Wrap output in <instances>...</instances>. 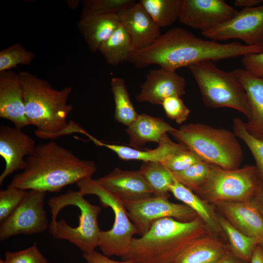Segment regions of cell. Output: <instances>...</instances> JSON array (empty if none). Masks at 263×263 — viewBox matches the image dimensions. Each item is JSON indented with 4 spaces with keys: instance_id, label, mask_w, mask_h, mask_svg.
<instances>
[{
    "instance_id": "cell-1",
    "label": "cell",
    "mask_w": 263,
    "mask_h": 263,
    "mask_svg": "<svg viewBox=\"0 0 263 263\" xmlns=\"http://www.w3.org/2000/svg\"><path fill=\"white\" fill-rule=\"evenodd\" d=\"M26 162L25 168L13 177L8 186L58 192L68 185L92 178L96 171L94 162L81 159L54 141L37 145Z\"/></svg>"
},
{
    "instance_id": "cell-2",
    "label": "cell",
    "mask_w": 263,
    "mask_h": 263,
    "mask_svg": "<svg viewBox=\"0 0 263 263\" xmlns=\"http://www.w3.org/2000/svg\"><path fill=\"white\" fill-rule=\"evenodd\" d=\"M211 233L198 216L188 222L161 219L141 237L133 239L121 259L132 263H172L190 244Z\"/></svg>"
},
{
    "instance_id": "cell-3",
    "label": "cell",
    "mask_w": 263,
    "mask_h": 263,
    "mask_svg": "<svg viewBox=\"0 0 263 263\" xmlns=\"http://www.w3.org/2000/svg\"><path fill=\"white\" fill-rule=\"evenodd\" d=\"M23 90L25 115L30 124L35 126V135L51 139L67 135V118L73 107L68 103L72 92L71 86L54 89L46 80L29 72H19Z\"/></svg>"
},
{
    "instance_id": "cell-4",
    "label": "cell",
    "mask_w": 263,
    "mask_h": 263,
    "mask_svg": "<svg viewBox=\"0 0 263 263\" xmlns=\"http://www.w3.org/2000/svg\"><path fill=\"white\" fill-rule=\"evenodd\" d=\"M84 196L79 190H69L50 198L49 229L54 238L68 241L87 253L98 247L101 230L97 219L101 208Z\"/></svg>"
},
{
    "instance_id": "cell-5",
    "label": "cell",
    "mask_w": 263,
    "mask_h": 263,
    "mask_svg": "<svg viewBox=\"0 0 263 263\" xmlns=\"http://www.w3.org/2000/svg\"><path fill=\"white\" fill-rule=\"evenodd\" d=\"M202 160L226 169L239 168L243 151L233 132L201 123L184 124L170 132Z\"/></svg>"
},
{
    "instance_id": "cell-6",
    "label": "cell",
    "mask_w": 263,
    "mask_h": 263,
    "mask_svg": "<svg viewBox=\"0 0 263 263\" xmlns=\"http://www.w3.org/2000/svg\"><path fill=\"white\" fill-rule=\"evenodd\" d=\"M188 68L206 106L211 109L232 108L248 117L246 94L235 70L224 71L210 60L192 65Z\"/></svg>"
},
{
    "instance_id": "cell-7",
    "label": "cell",
    "mask_w": 263,
    "mask_h": 263,
    "mask_svg": "<svg viewBox=\"0 0 263 263\" xmlns=\"http://www.w3.org/2000/svg\"><path fill=\"white\" fill-rule=\"evenodd\" d=\"M79 192L84 196L94 195L101 205L110 207L114 213V222L111 229L101 230L98 247L108 256L125 255L135 234H138L135 225L131 221L124 202L100 184L96 179L85 178L77 182Z\"/></svg>"
},
{
    "instance_id": "cell-8",
    "label": "cell",
    "mask_w": 263,
    "mask_h": 263,
    "mask_svg": "<svg viewBox=\"0 0 263 263\" xmlns=\"http://www.w3.org/2000/svg\"><path fill=\"white\" fill-rule=\"evenodd\" d=\"M256 166L246 165L226 169L211 164L209 176L195 192L205 201L215 205L252 200L262 183Z\"/></svg>"
},
{
    "instance_id": "cell-9",
    "label": "cell",
    "mask_w": 263,
    "mask_h": 263,
    "mask_svg": "<svg viewBox=\"0 0 263 263\" xmlns=\"http://www.w3.org/2000/svg\"><path fill=\"white\" fill-rule=\"evenodd\" d=\"M46 192L31 189L16 209L0 225V240L19 234L41 233L49 226L44 208Z\"/></svg>"
},
{
    "instance_id": "cell-10",
    "label": "cell",
    "mask_w": 263,
    "mask_h": 263,
    "mask_svg": "<svg viewBox=\"0 0 263 263\" xmlns=\"http://www.w3.org/2000/svg\"><path fill=\"white\" fill-rule=\"evenodd\" d=\"M168 198L153 195L137 201H123L130 219L140 236L149 230L153 222L161 219L172 218L188 222L198 217L185 204L172 203Z\"/></svg>"
},
{
    "instance_id": "cell-11",
    "label": "cell",
    "mask_w": 263,
    "mask_h": 263,
    "mask_svg": "<svg viewBox=\"0 0 263 263\" xmlns=\"http://www.w3.org/2000/svg\"><path fill=\"white\" fill-rule=\"evenodd\" d=\"M201 34L218 42L238 39L247 46L263 44V4L243 8L229 20Z\"/></svg>"
},
{
    "instance_id": "cell-12",
    "label": "cell",
    "mask_w": 263,
    "mask_h": 263,
    "mask_svg": "<svg viewBox=\"0 0 263 263\" xmlns=\"http://www.w3.org/2000/svg\"><path fill=\"white\" fill-rule=\"evenodd\" d=\"M237 12L223 0H183L178 20L203 33L227 21Z\"/></svg>"
},
{
    "instance_id": "cell-13",
    "label": "cell",
    "mask_w": 263,
    "mask_h": 263,
    "mask_svg": "<svg viewBox=\"0 0 263 263\" xmlns=\"http://www.w3.org/2000/svg\"><path fill=\"white\" fill-rule=\"evenodd\" d=\"M35 140L22 129L7 125L0 127V155L4 159L5 168L0 175V184L9 175L26 167V158L35 150Z\"/></svg>"
},
{
    "instance_id": "cell-14",
    "label": "cell",
    "mask_w": 263,
    "mask_h": 263,
    "mask_svg": "<svg viewBox=\"0 0 263 263\" xmlns=\"http://www.w3.org/2000/svg\"><path fill=\"white\" fill-rule=\"evenodd\" d=\"M186 80L175 71L160 68L150 70L140 85L141 91L136 98L139 102L161 105L166 98L186 94Z\"/></svg>"
},
{
    "instance_id": "cell-15",
    "label": "cell",
    "mask_w": 263,
    "mask_h": 263,
    "mask_svg": "<svg viewBox=\"0 0 263 263\" xmlns=\"http://www.w3.org/2000/svg\"><path fill=\"white\" fill-rule=\"evenodd\" d=\"M117 14L121 24L132 38L133 51L149 46L161 35L160 28L139 1Z\"/></svg>"
},
{
    "instance_id": "cell-16",
    "label": "cell",
    "mask_w": 263,
    "mask_h": 263,
    "mask_svg": "<svg viewBox=\"0 0 263 263\" xmlns=\"http://www.w3.org/2000/svg\"><path fill=\"white\" fill-rule=\"evenodd\" d=\"M0 117L20 129L30 125L25 115L19 73L10 70L0 72Z\"/></svg>"
},
{
    "instance_id": "cell-17",
    "label": "cell",
    "mask_w": 263,
    "mask_h": 263,
    "mask_svg": "<svg viewBox=\"0 0 263 263\" xmlns=\"http://www.w3.org/2000/svg\"><path fill=\"white\" fill-rule=\"evenodd\" d=\"M123 201H134L153 196V191L139 170L114 169L96 179Z\"/></svg>"
},
{
    "instance_id": "cell-18",
    "label": "cell",
    "mask_w": 263,
    "mask_h": 263,
    "mask_svg": "<svg viewBox=\"0 0 263 263\" xmlns=\"http://www.w3.org/2000/svg\"><path fill=\"white\" fill-rule=\"evenodd\" d=\"M223 216L246 235L263 243V217L252 200L227 202L216 204Z\"/></svg>"
},
{
    "instance_id": "cell-19",
    "label": "cell",
    "mask_w": 263,
    "mask_h": 263,
    "mask_svg": "<svg viewBox=\"0 0 263 263\" xmlns=\"http://www.w3.org/2000/svg\"><path fill=\"white\" fill-rule=\"evenodd\" d=\"M245 92L249 110L246 130L263 141V77L256 76L244 69L235 70Z\"/></svg>"
},
{
    "instance_id": "cell-20",
    "label": "cell",
    "mask_w": 263,
    "mask_h": 263,
    "mask_svg": "<svg viewBox=\"0 0 263 263\" xmlns=\"http://www.w3.org/2000/svg\"><path fill=\"white\" fill-rule=\"evenodd\" d=\"M92 141L97 146L106 148L114 152L123 160H139L143 162H163L176 151L188 148L181 143H175L170 139L168 134L163 137L158 146L153 150H140L132 147L110 144L101 141L94 137Z\"/></svg>"
},
{
    "instance_id": "cell-21",
    "label": "cell",
    "mask_w": 263,
    "mask_h": 263,
    "mask_svg": "<svg viewBox=\"0 0 263 263\" xmlns=\"http://www.w3.org/2000/svg\"><path fill=\"white\" fill-rule=\"evenodd\" d=\"M175 129L163 119L143 113L139 114L126 132L129 137V145L138 149L148 143L159 144L165 134Z\"/></svg>"
},
{
    "instance_id": "cell-22",
    "label": "cell",
    "mask_w": 263,
    "mask_h": 263,
    "mask_svg": "<svg viewBox=\"0 0 263 263\" xmlns=\"http://www.w3.org/2000/svg\"><path fill=\"white\" fill-rule=\"evenodd\" d=\"M121 25L118 14L112 13L80 19L78 29L93 53L98 51L100 46Z\"/></svg>"
},
{
    "instance_id": "cell-23",
    "label": "cell",
    "mask_w": 263,
    "mask_h": 263,
    "mask_svg": "<svg viewBox=\"0 0 263 263\" xmlns=\"http://www.w3.org/2000/svg\"><path fill=\"white\" fill-rule=\"evenodd\" d=\"M230 253V248L211 233L190 244L172 263H214Z\"/></svg>"
},
{
    "instance_id": "cell-24",
    "label": "cell",
    "mask_w": 263,
    "mask_h": 263,
    "mask_svg": "<svg viewBox=\"0 0 263 263\" xmlns=\"http://www.w3.org/2000/svg\"><path fill=\"white\" fill-rule=\"evenodd\" d=\"M169 192L176 199L193 210L213 233H218L222 230L217 221V215L210 206L195 194L193 191L178 181L175 177L174 182L170 187Z\"/></svg>"
},
{
    "instance_id": "cell-25",
    "label": "cell",
    "mask_w": 263,
    "mask_h": 263,
    "mask_svg": "<svg viewBox=\"0 0 263 263\" xmlns=\"http://www.w3.org/2000/svg\"><path fill=\"white\" fill-rule=\"evenodd\" d=\"M98 51L106 62L111 65H117L128 61L133 51L132 38L121 24L100 46Z\"/></svg>"
},
{
    "instance_id": "cell-26",
    "label": "cell",
    "mask_w": 263,
    "mask_h": 263,
    "mask_svg": "<svg viewBox=\"0 0 263 263\" xmlns=\"http://www.w3.org/2000/svg\"><path fill=\"white\" fill-rule=\"evenodd\" d=\"M216 215L218 224L228 240L231 253L244 261H250L255 248L259 244L257 240L238 230L223 215Z\"/></svg>"
},
{
    "instance_id": "cell-27",
    "label": "cell",
    "mask_w": 263,
    "mask_h": 263,
    "mask_svg": "<svg viewBox=\"0 0 263 263\" xmlns=\"http://www.w3.org/2000/svg\"><path fill=\"white\" fill-rule=\"evenodd\" d=\"M139 170L151 188L153 196L169 197V188L174 177L162 163L143 162Z\"/></svg>"
},
{
    "instance_id": "cell-28",
    "label": "cell",
    "mask_w": 263,
    "mask_h": 263,
    "mask_svg": "<svg viewBox=\"0 0 263 263\" xmlns=\"http://www.w3.org/2000/svg\"><path fill=\"white\" fill-rule=\"evenodd\" d=\"M111 88L115 104L114 118L118 123L128 127L135 120L139 114L131 100L125 80L120 77H113Z\"/></svg>"
},
{
    "instance_id": "cell-29",
    "label": "cell",
    "mask_w": 263,
    "mask_h": 263,
    "mask_svg": "<svg viewBox=\"0 0 263 263\" xmlns=\"http://www.w3.org/2000/svg\"><path fill=\"white\" fill-rule=\"evenodd\" d=\"M139 1L161 28L169 26L178 19L183 0H140Z\"/></svg>"
},
{
    "instance_id": "cell-30",
    "label": "cell",
    "mask_w": 263,
    "mask_h": 263,
    "mask_svg": "<svg viewBox=\"0 0 263 263\" xmlns=\"http://www.w3.org/2000/svg\"><path fill=\"white\" fill-rule=\"evenodd\" d=\"M232 126L235 135L246 145L251 151L259 175L263 182V141L249 133L245 128V122L239 117L233 119Z\"/></svg>"
},
{
    "instance_id": "cell-31",
    "label": "cell",
    "mask_w": 263,
    "mask_h": 263,
    "mask_svg": "<svg viewBox=\"0 0 263 263\" xmlns=\"http://www.w3.org/2000/svg\"><path fill=\"white\" fill-rule=\"evenodd\" d=\"M210 166V164L202 160L183 171L171 172L178 181L196 192L207 179Z\"/></svg>"
},
{
    "instance_id": "cell-32",
    "label": "cell",
    "mask_w": 263,
    "mask_h": 263,
    "mask_svg": "<svg viewBox=\"0 0 263 263\" xmlns=\"http://www.w3.org/2000/svg\"><path fill=\"white\" fill-rule=\"evenodd\" d=\"M136 2L134 0H83L80 19L103 14H117Z\"/></svg>"
},
{
    "instance_id": "cell-33",
    "label": "cell",
    "mask_w": 263,
    "mask_h": 263,
    "mask_svg": "<svg viewBox=\"0 0 263 263\" xmlns=\"http://www.w3.org/2000/svg\"><path fill=\"white\" fill-rule=\"evenodd\" d=\"M35 57L33 52L21 44H13L0 51V72L9 71L19 65H30Z\"/></svg>"
},
{
    "instance_id": "cell-34",
    "label": "cell",
    "mask_w": 263,
    "mask_h": 263,
    "mask_svg": "<svg viewBox=\"0 0 263 263\" xmlns=\"http://www.w3.org/2000/svg\"><path fill=\"white\" fill-rule=\"evenodd\" d=\"M27 193V190L9 186L5 189L0 190V223L16 209L25 197Z\"/></svg>"
},
{
    "instance_id": "cell-35",
    "label": "cell",
    "mask_w": 263,
    "mask_h": 263,
    "mask_svg": "<svg viewBox=\"0 0 263 263\" xmlns=\"http://www.w3.org/2000/svg\"><path fill=\"white\" fill-rule=\"evenodd\" d=\"M201 161L202 159L196 153L186 148L174 153L162 163L173 172L183 171Z\"/></svg>"
},
{
    "instance_id": "cell-36",
    "label": "cell",
    "mask_w": 263,
    "mask_h": 263,
    "mask_svg": "<svg viewBox=\"0 0 263 263\" xmlns=\"http://www.w3.org/2000/svg\"><path fill=\"white\" fill-rule=\"evenodd\" d=\"M3 261L4 263H49L36 243L23 250L6 252Z\"/></svg>"
},
{
    "instance_id": "cell-37",
    "label": "cell",
    "mask_w": 263,
    "mask_h": 263,
    "mask_svg": "<svg viewBox=\"0 0 263 263\" xmlns=\"http://www.w3.org/2000/svg\"><path fill=\"white\" fill-rule=\"evenodd\" d=\"M161 105L167 117L179 124L186 121L190 113V110L185 105L181 97L178 96L166 98Z\"/></svg>"
},
{
    "instance_id": "cell-38",
    "label": "cell",
    "mask_w": 263,
    "mask_h": 263,
    "mask_svg": "<svg viewBox=\"0 0 263 263\" xmlns=\"http://www.w3.org/2000/svg\"><path fill=\"white\" fill-rule=\"evenodd\" d=\"M244 69L251 74L263 77V52L249 54L242 57Z\"/></svg>"
},
{
    "instance_id": "cell-39",
    "label": "cell",
    "mask_w": 263,
    "mask_h": 263,
    "mask_svg": "<svg viewBox=\"0 0 263 263\" xmlns=\"http://www.w3.org/2000/svg\"><path fill=\"white\" fill-rule=\"evenodd\" d=\"M82 257L87 263H132L122 260L118 261L111 259L109 257L95 250L89 253H83Z\"/></svg>"
},
{
    "instance_id": "cell-40",
    "label": "cell",
    "mask_w": 263,
    "mask_h": 263,
    "mask_svg": "<svg viewBox=\"0 0 263 263\" xmlns=\"http://www.w3.org/2000/svg\"><path fill=\"white\" fill-rule=\"evenodd\" d=\"M252 200L263 217V182Z\"/></svg>"
},
{
    "instance_id": "cell-41",
    "label": "cell",
    "mask_w": 263,
    "mask_h": 263,
    "mask_svg": "<svg viewBox=\"0 0 263 263\" xmlns=\"http://www.w3.org/2000/svg\"><path fill=\"white\" fill-rule=\"evenodd\" d=\"M263 0H235L234 5L239 7L248 8L261 5Z\"/></svg>"
},
{
    "instance_id": "cell-42",
    "label": "cell",
    "mask_w": 263,
    "mask_h": 263,
    "mask_svg": "<svg viewBox=\"0 0 263 263\" xmlns=\"http://www.w3.org/2000/svg\"><path fill=\"white\" fill-rule=\"evenodd\" d=\"M250 263H263V251L261 246L257 245L255 248Z\"/></svg>"
},
{
    "instance_id": "cell-43",
    "label": "cell",
    "mask_w": 263,
    "mask_h": 263,
    "mask_svg": "<svg viewBox=\"0 0 263 263\" xmlns=\"http://www.w3.org/2000/svg\"><path fill=\"white\" fill-rule=\"evenodd\" d=\"M214 263H248V262L239 259L232 253H230Z\"/></svg>"
},
{
    "instance_id": "cell-44",
    "label": "cell",
    "mask_w": 263,
    "mask_h": 263,
    "mask_svg": "<svg viewBox=\"0 0 263 263\" xmlns=\"http://www.w3.org/2000/svg\"><path fill=\"white\" fill-rule=\"evenodd\" d=\"M68 1V6L72 9L75 8L79 3L78 0H69Z\"/></svg>"
},
{
    "instance_id": "cell-45",
    "label": "cell",
    "mask_w": 263,
    "mask_h": 263,
    "mask_svg": "<svg viewBox=\"0 0 263 263\" xmlns=\"http://www.w3.org/2000/svg\"><path fill=\"white\" fill-rule=\"evenodd\" d=\"M261 245V248L262 249V250L263 251V243H262V244H260Z\"/></svg>"
},
{
    "instance_id": "cell-46",
    "label": "cell",
    "mask_w": 263,
    "mask_h": 263,
    "mask_svg": "<svg viewBox=\"0 0 263 263\" xmlns=\"http://www.w3.org/2000/svg\"><path fill=\"white\" fill-rule=\"evenodd\" d=\"M0 263H4V261L3 260L0 259Z\"/></svg>"
}]
</instances>
